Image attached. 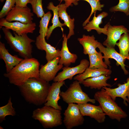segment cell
<instances>
[{
    "label": "cell",
    "mask_w": 129,
    "mask_h": 129,
    "mask_svg": "<svg viewBox=\"0 0 129 129\" xmlns=\"http://www.w3.org/2000/svg\"><path fill=\"white\" fill-rule=\"evenodd\" d=\"M50 86L49 82L39 77L30 78L18 87L27 102L38 106L45 103Z\"/></svg>",
    "instance_id": "obj_1"
},
{
    "label": "cell",
    "mask_w": 129,
    "mask_h": 129,
    "mask_svg": "<svg viewBox=\"0 0 129 129\" xmlns=\"http://www.w3.org/2000/svg\"><path fill=\"white\" fill-rule=\"evenodd\" d=\"M40 65L39 62L35 58L24 59L4 75L8 79L10 83L19 86L30 78L39 77Z\"/></svg>",
    "instance_id": "obj_2"
},
{
    "label": "cell",
    "mask_w": 129,
    "mask_h": 129,
    "mask_svg": "<svg viewBox=\"0 0 129 129\" xmlns=\"http://www.w3.org/2000/svg\"><path fill=\"white\" fill-rule=\"evenodd\" d=\"M1 29L5 38L12 49L24 59L32 58L33 47L31 43L35 42L34 40L30 38L27 34L19 35L14 32V36L10 29L4 27Z\"/></svg>",
    "instance_id": "obj_3"
},
{
    "label": "cell",
    "mask_w": 129,
    "mask_h": 129,
    "mask_svg": "<svg viewBox=\"0 0 129 129\" xmlns=\"http://www.w3.org/2000/svg\"><path fill=\"white\" fill-rule=\"evenodd\" d=\"M94 97L99 103L103 112L111 119L120 122L122 118L127 117L126 113L118 105L103 88L96 92Z\"/></svg>",
    "instance_id": "obj_4"
},
{
    "label": "cell",
    "mask_w": 129,
    "mask_h": 129,
    "mask_svg": "<svg viewBox=\"0 0 129 129\" xmlns=\"http://www.w3.org/2000/svg\"><path fill=\"white\" fill-rule=\"evenodd\" d=\"M32 117L38 121L45 129L52 128L62 123L61 111L45 105L34 110Z\"/></svg>",
    "instance_id": "obj_5"
},
{
    "label": "cell",
    "mask_w": 129,
    "mask_h": 129,
    "mask_svg": "<svg viewBox=\"0 0 129 129\" xmlns=\"http://www.w3.org/2000/svg\"><path fill=\"white\" fill-rule=\"evenodd\" d=\"M80 82L75 80L65 91H61L60 95L63 100L67 104H80L90 102L95 103L96 100L91 98L82 90Z\"/></svg>",
    "instance_id": "obj_6"
},
{
    "label": "cell",
    "mask_w": 129,
    "mask_h": 129,
    "mask_svg": "<svg viewBox=\"0 0 129 129\" xmlns=\"http://www.w3.org/2000/svg\"><path fill=\"white\" fill-rule=\"evenodd\" d=\"M64 113L63 123L67 129H71L74 127L82 125L84 121L77 104H68Z\"/></svg>",
    "instance_id": "obj_7"
},
{
    "label": "cell",
    "mask_w": 129,
    "mask_h": 129,
    "mask_svg": "<svg viewBox=\"0 0 129 129\" xmlns=\"http://www.w3.org/2000/svg\"><path fill=\"white\" fill-rule=\"evenodd\" d=\"M33 16L31 9L27 6L23 7L15 5L8 13L5 18L9 22L16 21L27 24L33 22Z\"/></svg>",
    "instance_id": "obj_8"
},
{
    "label": "cell",
    "mask_w": 129,
    "mask_h": 129,
    "mask_svg": "<svg viewBox=\"0 0 129 129\" xmlns=\"http://www.w3.org/2000/svg\"><path fill=\"white\" fill-rule=\"evenodd\" d=\"M90 62L84 59L80 61V64L75 67L65 66L62 69V71L59 73L53 80L54 82L61 81L67 79L72 80L75 75L82 73L89 67Z\"/></svg>",
    "instance_id": "obj_9"
},
{
    "label": "cell",
    "mask_w": 129,
    "mask_h": 129,
    "mask_svg": "<svg viewBox=\"0 0 129 129\" xmlns=\"http://www.w3.org/2000/svg\"><path fill=\"white\" fill-rule=\"evenodd\" d=\"M97 48L100 52L103 54V57L105 60L104 62L108 65L110 66V64L109 59H113L116 61L117 65L121 66L124 74L127 75L128 74L129 72L125 69V67L126 65L124 64L126 58L117 52L114 48L111 47H105L100 42Z\"/></svg>",
    "instance_id": "obj_10"
},
{
    "label": "cell",
    "mask_w": 129,
    "mask_h": 129,
    "mask_svg": "<svg viewBox=\"0 0 129 129\" xmlns=\"http://www.w3.org/2000/svg\"><path fill=\"white\" fill-rule=\"evenodd\" d=\"M60 57L47 61L39 70V78L48 82L53 80L57 72L62 68L63 65L59 63Z\"/></svg>",
    "instance_id": "obj_11"
},
{
    "label": "cell",
    "mask_w": 129,
    "mask_h": 129,
    "mask_svg": "<svg viewBox=\"0 0 129 129\" xmlns=\"http://www.w3.org/2000/svg\"><path fill=\"white\" fill-rule=\"evenodd\" d=\"M36 24L35 22L25 24L17 21L13 22H9L4 18L0 19V28L4 27L15 32L19 35L29 33H33L36 29Z\"/></svg>",
    "instance_id": "obj_12"
},
{
    "label": "cell",
    "mask_w": 129,
    "mask_h": 129,
    "mask_svg": "<svg viewBox=\"0 0 129 129\" xmlns=\"http://www.w3.org/2000/svg\"><path fill=\"white\" fill-rule=\"evenodd\" d=\"M77 104L83 116H89L99 123L105 121L106 115L99 105L96 106L88 103Z\"/></svg>",
    "instance_id": "obj_13"
},
{
    "label": "cell",
    "mask_w": 129,
    "mask_h": 129,
    "mask_svg": "<svg viewBox=\"0 0 129 129\" xmlns=\"http://www.w3.org/2000/svg\"><path fill=\"white\" fill-rule=\"evenodd\" d=\"M65 84L64 81L54 82L51 85L44 104L45 105L49 106L61 111V107L58 104L60 98V88Z\"/></svg>",
    "instance_id": "obj_14"
},
{
    "label": "cell",
    "mask_w": 129,
    "mask_h": 129,
    "mask_svg": "<svg viewBox=\"0 0 129 129\" xmlns=\"http://www.w3.org/2000/svg\"><path fill=\"white\" fill-rule=\"evenodd\" d=\"M129 32V31L123 25L112 26L108 22L107 38L103 44L106 47L114 48L117 42L120 39L122 34Z\"/></svg>",
    "instance_id": "obj_15"
},
{
    "label": "cell",
    "mask_w": 129,
    "mask_h": 129,
    "mask_svg": "<svg viewBox=\"0 0 129 129\" xmlns=\"http://www.w3.org/2000/svg\"><path fill=\"white\" fill-rule=\"evenodd\" d=\"M118 87L111 88L106 87L103 88L112 99L115 101L116 98L120 97L123 100V103L126 106L128 105L126 102H128V98L129 97V77L126 80V82L123 84H118Z\"/></svg>",
    "instance_id": "obj_16"
},
{
    "label": "cell",
    "mask_w": 129,
    "mask_h": 129,
    "mask_svg": "<svg viewBox=\"0 0 129 129\" xmlns=\"http://www.w3.org/2000/svg\"><path fill=\"white\" fill-rule=\"evenodd\" d=\"M96 12L95 11L94 13V16L92 20L84 26L83 29L88 32H90L92 30H94L96 31L98 34L103 33L107 35L108 22L104 26L103 28L100 27L99 25L102 23V19L107 16L108 14V13L104 11L98 15L96 17Z\"/></svg>",
    "instance_id": "obj_17"
},
{
    "label": "cell",
    "mask_w": 129,
    "mask_h": 129,
    "mask_svg": "<svg viewBox=\"0 0 129 129\" xmlns=\"http://www.w3.org/2000/svg\"><path fill=\"white\" fill-rule=\"evenodd\" d=\"M35 45L37 48L44 50L46 52V58L47 61L52 60L55 58L60 57V50L46 41L45 38H42L39 35L36 38Z\"/></svg>",
    "instance_id": "obj_18"
},
{
    "label": "cell",
    "mask_w": 129,
    "mask_h": 129,
    "mask_svg": "<svg viewBox=\"0 0 129 129\" xmlns=\"http://www.w3.org/2000/svg\"><path fill=\"white\" fill-rule=\"evenodd\" d=\"M0 58L3 60L5 64L6 73L9 72L23 59L17 55H12L6 48L5 44L0 42Z\"/></svg>",
    "instance_id": "obj_19"
},
{
    "label": "cell",
    "mask_w": 129,
    "mask_h": 129,
    "mask_svg": "<svg viewBox=\"0 0 129 129\" xmlns=\"http://www.w3.org/2000/svg\"><path fill=\"white\" fill-rule=\"evenodd\" d=\"M62 48L60 51L59 64L69 66L71 63H75L78 58L77 55L72 53L69 50L67 45L68 38L66 34L63 35Z\"/></svg>",
    "instance_id": "obj_20"
},
{
    "label": "cell",
    "mask_w": 129,
    "mask_h": 129,
    "mask_svg": "<svg viewBox=\"0 0 129 129\" xmlns=\"http://www.w3.org/2000/svg\"><path fill=\"white\" fill-rule=\"evenodd\" d=\"M83 48V53L85 54H94L97 52L96 48L98 47L99 42L95 40L94 35H83L82 37L77 39Z\"/></svg>",
    "instance_id": "obj_21"
},
{
    "label": "cell",
    "mask_w": 129,
    "mask_h": 129,
    "mask_svg": "<svg viewBox=\"0 0 129 129\" xmlns=\"http://www.w3.org/2000/svg\"><path fill=\"white\" fill-rule=\"evenodd\" d=\"M112 73L110 69L106 68L91 69L89 67L82 73L77 74L74 77V80L78 81L81 84L83 80L88 78L95 77L104 75H109Z\"/></svg>",
    "instance_id": "obj_22"
},
{
    "label": "cell",
    "mask_w": 129,
    "mask_h": 129,
    "mask_svg": "<svg viewBox=\"0 0 129 129\" xmlns=\"http://www.w3.org/2000/svg\"><path fill=\"white\" fill-rule=\"evenodd\" d=\"M109 75H102L100 76L87 79L83 80L81 84L85 86L90 87L91 89L100 90L103 87H110L111 85L107 83V81L110 79Z\"/></svg>",
    "instance_id": "obj_23"
},
{
    "label": "cell",
    "mask_w": 129,
    "mask_h": 129,
    "mask_svg": "<svg viewBox=\"0 0 129 129\" xmlns=\"http://www.w3.org/2000/svg\"><path fill=\"white\" fill-rule=\"evenodd\" d=\"M67 8L65 4H62L59 5L58 11V15L59 17L62 20H63L65 26L67 27L69 29V33L67 36L68 39L74 34L75 19L70 18L66 12Z\"/></svg>",
    "instance_id": "obj_24"
},
{
    "label": "cell",
    "mask_w": 129,
    "mask_h": 129,
    "mask_svg": "<svg viewBox=\"0 0 129 129\" xmlns=\"http://www.w3.org/2000/svg\"><path fill=\"white\" fill-rule=\"evenodd\" d=\"M59 6V5L55 6L52 2H50L48 3L47 7L48 10L52 11L53 13V17L51 21L52 25L49 27L46 37L47 40L49 39L53 31L56 28L58 27H60L63 31V29L62 27L66 26L64 23H61L59 20L58 13Z\"/></svg>",
    "instance_id": "obj_25"
},
{
    "label": "cell",
    "mask_w": 129,
    "mask_h": 129,
    "mask_svg": "<svg viewBox=\"0 0 129 129\" xmlns=\"http://www.w3.org/2000/svg\"><path fill=\"white\" fill-rule=\"evenodd\" d=\"M90 61L89 68L91 69H107L108 65L103 60L102 53L97 52L95 53L88 55Z\"/></svg>",
    "instance_id": "obj_26"
},
{
    "label": "cell",
    "mask_w": 129,
    "mask_h": 129,
    "mask_svg": "<svg viewBox=\"0 0 129 129\" xmlns=\"http://www.w3.org/2000/svg\"><path fill=\"white\" fill-rule=\"evenodd\" d=\"M116 45L118 47L119 54L127 58L129 52V32L124 33L122 35Z\"/></svg>",
    "instance_id": "obj_27"
},
{
    "label": "cell",
    "mask_w": 129,
    "mask_h": 129,
    "mask_svg": "<svg viewBox=\"0 0 129 129\" xmlns=\"http://www.w3.org/2000/svg\"><path fill=\"white\" fill-rule=\"evenodd\" d=\"M52 16L50 12L48 11L41 18L39 26V35L42 38H45L46 37L48 29V25Z\"/></svg>",
    "instance_id": "obj_28"
},
{
    "label": "cell",
    "mask_w": 129,
    "mask_h": 129,
    "mask_svg": "<svg viewBox=\"0 0 129 129\" xmlns=\"http://www.w3.org/2000/svg\"><path fill=\"white\" fill-rule=\"evenodd\" d=\"M15 109L12 106L11 98L10 97L7 104L0 107V122L5 120V117L8 115L14 116L16 115Z\"/></svg>",
    "instance_id": "obj_29"
},
{
    "label": "cell",
    "mask_w": 129,
    "mask_h": 129,
    "mask_svg": "<svg viewBox=\"0 0 129 129\" xmlns=\"http://www.w3.org/2000/svg\"><path fill=\"white\" fill-rule=\"evenodd\" d=\"M80 0L87 1L89 4L91 8V11L90 15L83 23L82 26L84 27L89 22L90 18L93 13L97 11H102V8L104 7V5L101 4L100 0H77L78 1Z\"/></svg>",
    "instance_id": "obj_30"
},
{
    "label": "cell",
    "mask_w": 129,
    "mask_h": 129,
    "mask_svg": "<svg viewBox=\"0 0 129 129\" xmlns=\"http://www.w3.org/2000/svg\"><path fill=\"white\" fill-rule=\"evenodd\" d=\"M42 0H30L29 3L31 5L33 13L38 18L42 17L45 13L42 4Z\"/></svg>",
    "instance_id": "obj_31"
},
{
    "label": "cell",
    "mask_w": 129,
    "mask_h": 129,
    "mask_svg": "<svg viewBox=\"0 0 129 129\" xmlns=\"http://www.w3.org/2000/svg\"><path fill=\"white\" fill-rule=\"evenodd\" d=\"M110 11L112 12H122L127 16H128L129 15V0H119L118 4L112 7Z\"/></svg>",
    "instance_id": "obj_32"
},
{
    "label": "cell",
    "mask_w": 129,
    "mask_h": 129,
    "mask_svg": "<svg viewBox=\"0 0 129 129\" xmlns=\"http://www.w3.org/2000/svg\"><path fill=\"white\" fill-rule=\"evenodd\" d=\"M15 0H6L5 3L0 12V19L6 16L15 5Z\"/></svg>",
    "instance_id": "obj_33"
},
{
    "label": "cell",
    "mask_w": 129,
    "mask_h": 129,
    "mask_svg": "<svg viewBox=\"0 0 129 129\" xmlns=\"http://www.w3.org/2000/svg\"><path fill=\"white\" fill-rule=\"evenodd\" d=\"M29 1L30 0H15V5L20 7H26L29 3Z\"/></svg>",
    "instance_id": "obj_34"
},
{
    "label": "cell",
    "mask_w": 129,
    "mask_h": 129,
    "mask_svg": "<svg viewBox=\"0 0 129 129\" xmlns=\"http://www.w3.org/2000/svg\"><path fill=\"white\" fill-rule=\"evenodd\" d=\"M59 1L61 2L63 1H64L65 3L64 4L67 8L69 6H73V4L75 5H78V1L77 0H58Z\"/></svg>",
    "instance_id": "obj_35"
},
{
    "label": "cell",
    "mask_w": 129,
    "mask_h": 129,
    "mask_svg": "<svg viewBox=\"0 0 129 129\" xmlns=\"http://www.w3.org/2000/svg\"><path fill=\"white\" fill-rule=\"evenodd\" d=\"M127 59L129 60V53L127 57Z\"/></svg>",
    "instance_id": "obj_36"
},
{
    "label": "cell",
    "mask_w": 129,
    "mask_h": 129,
    "mask_svg": "<svg viewBox=\"0 0 129 129\" xmlns=\"http://www.w3.org/2000/svg\"><path fill=\"white\" fill-rule=\"evenodd\" d=\"M0 0V1L1 2H3L4 1V0Z\"/></svg>",
    "instance_id": "obj_37"
},
{
    "label": "cell",
    "mask_w": 129,
    "mask_h": 129,
    "mask_svg": "<svg viewBox=\"0 0 129 129\" xmlns=\"http://www.w3.org/2000/svg\"><path fill=\"white\" fill-rule=\"evenodd\" d=\"M0 129H3V127H2L1 126H0Z\"/></svg>",
    "instance_id": "obj_38"
},
{
    "label": "cell",
    "mask_w": 129,
    "mask_h": 129,
    "mask_svg": "<svg viewBox=\"0 0 129 129\" xmlns=\"http://www.w3.org/2000/svg\"><path fill=\"white\" fill-rule=\"evenodd\" d=\"M128 98L129 101L128 102L129 103V97Z\"/></svg>",
    "instance_id": "obj_39"
}]
</instances>
